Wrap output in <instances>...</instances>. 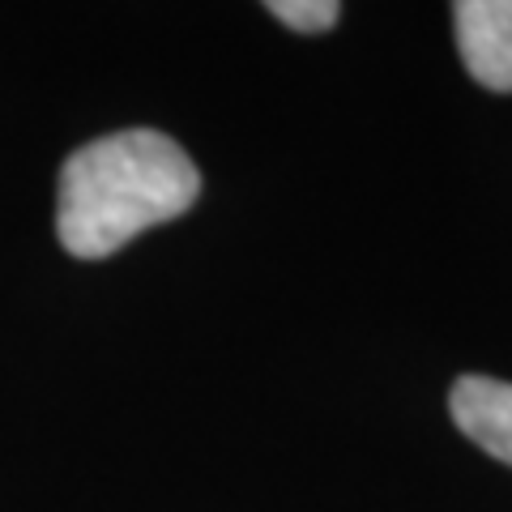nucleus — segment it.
<instances>
[{
	"label": "nucleus",
	"mask_w": 512,
	"mask_h": 512,
	"mask_svg": "<svg viewBox=\"0 0 512 512\" xmlns=\"http://www.w3.org/2000/svg\"><path fill=\"white\" fill-rule=\"evenodd\" d=\"M453 30L474 82L512 94V0H457Z\"/></svg>",
	"instance_id": "2"
},
{
	"label": "nucleus",
	"mask_w": 512,
	"mask_h": 512,
	"mask_svg": "<svg viewBox=\"0 0 512 512\" xmlns=\"http://www.w3.org/2000/svg\"><path fill=\"white\" fill-rule=\"evenodd\" d=\"M453 423L491 453L495 461L512 466V384L495 376H461L448 393Z\"/></svg>",
	"instance_id": "3"
},
{
	"label": "nucleus",
	"mask_w": 512,
	"mask_h": 512,
	"mask_svg": "<svg viewBox=\"0 0 512 512\" xmlns=\"http://www.w3.org/2000/svg\"><path fill=\"white\" fill-rule=\"evenodd\" d=\"M197 192L201 175L180 141L154 128H124L64 158L56 235L73 256L99 261L141 231L180 218Z\"/></svg>",
	"instance_id": "1"
},
{
	"label": "nucleus",
	"mask_w": 512,
	"mask_h": 512,
	"mask_svg": "<svg viewBox=\"0 0 512 512\" xmlns=\"http://www.w3.org/2000/svg\"><path fill=\"white\" fill-rule=\"evenodd\" d=\"M269 13L282 22L299 30V35H320V30H333L342 18V5L338 0H274Z\"/></svg>",
	"instance_id": "4"
}]
</instances>
